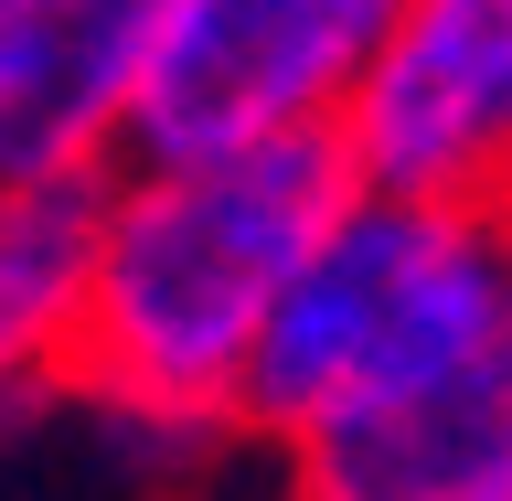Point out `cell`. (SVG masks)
<instances>
[{"mask_svg": "<svg viewBox=\"0 0 512 501\" xmlns=\"http://www.w3.org/2000/svg\"><path fill=\"white\" fill-rule=\"evenodd\" d=\"M278 501H512V235L491 203L352 192L246 384Z\"/></svg>", "mask_w": 512, "mask_h": 501, "instance_id": "obj_1", "label": "cell"}, {"mask_svg": "<svg viewBox=\"0 0 512 501\" xmlns=\"http://www.w3.org/2000/svg\"><path fill=\"white\" fill-rule=\"evenodd\" d=\"M342 150L363 192L502 203L512 182V0H406L374 86L352 96Z\"/></svg>", "mask_w": 512, "mask_h": 501, "instance_id": "obj_4", "label": "cell"}, {"mask_svg": "<svg viewBox=\"0 0 512 501\" xmlns=\"http://www.w3.org/2000/svg\"><path fill=\"white\" fill-rule=\"evenodd\" d=\"M491 214H502V235H512V182H502V203H491Z\"/></svg>", "mask_w": 512, "mask_h": 501, "instance_id": "obj_7", "label": "cell"}, {"mask_svg": "<svg viewBox=\"0 0 512 501\" xmlns=\"http://www.w3.org/2000/svg\"><path fill=\"white\" fill-rule=\"evenodd\" d=\"M171 501H214V491H171Z\"/></svg>", "mask_w": 512, "mask_h": 501, "instance_id": "obj_8", "label": "cell"}, {"mask_svg": "<svg viewBox=\"0 0 512 501\" xmlns=\"http://www.w3.org/2000/svg\"><path fill=\"white\" fill-rule=\"evenodd\" d=\"M363 192L342 139L192 150L107 171L96 310L75 352V427L160 501L246 459V384L288 278Z\"/></svg>", "mask_w": 512, "mask_h": 501, "instance_id": "obj_2", "label": "cell"}, {"mask_svg": "<svg viewBox=\"0 0 512 501\" xmlns=\"http://www.w3.org/2000/svg\"><path fill=\"white\" fill-rule=\"evenodd\" d=\"M107 182H0V448L75 427Z\"/></svg>", "mask_w": 512, "mask_h": 501, "instance_id": "obj_6", "label": "cell"}, {"mask_svg": "<svg viewBox=\"0 0 512 501\" xmlns=\"http://www.w3.org/2000/svg\"><path fill=\"white\" fill-rule=\"evenodd\" d=\"M406 0H160L139 160L342 139Z\"/></svg>", "mask_w": 512, "mask_h": 501, "instance_id": "obj_3", "label": "cell"}, {"mask_svg": "<svg viewBox=\"0 0 512 501\" xmlns=\"http://www.w3.org/2000/svg\"><path fill=\"white\" fill-rule=\"evenodd\" d=\"M160 0H0V182H107L139 160Z\"/></svg>", "mask_w": 512, "mask_h": 501, "instance_id": "obj_5", "label": "cell"}]
</instances>
